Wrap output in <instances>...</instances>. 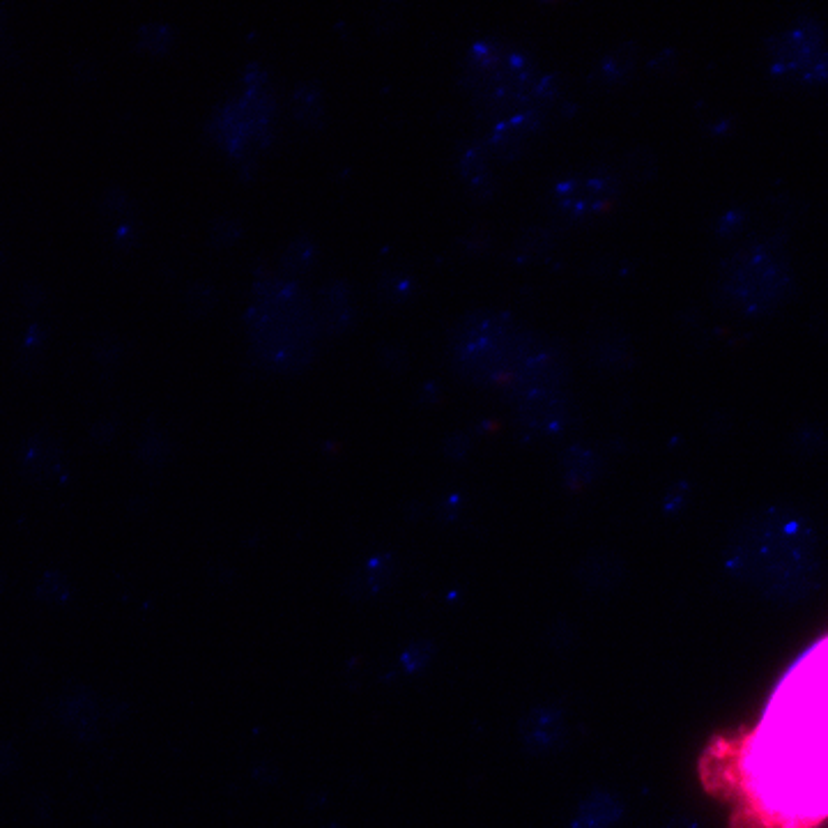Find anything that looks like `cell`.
<instances>
[{
  "label": "cell",
  "instance_id": "obj_1",
  "mask_svg": "<svg viewBox=\"0 0 828 828\" xmlns=\"http://www.w3.org/2000/svg\"><path fill=\"white\" fill-rule=\"evenodd\" d=\"M702 776L739 801L736 828L828 822V635L787 672L753 730L709 746Z\"/></svg>",
  "mask_w": 828,
  "mask_h": 828
},
{
  "label": "cell",
  "instance_id": "obj_2",
  "mask_svg": "<svg viewBox=\"0 0 828 828\" xmlns=\"http://www.w3.org/2000/svg\"><path fill=\"white\" fill-rule=\"evenodd\" d=\"M465 86L479 118L488 122V148L502 159L525 150L559 99L557 83L539 72L529 56L493 40L474 44L467 53Z\"/></svg>",
  "mask_w": 828,
  "mask_h": 828
},
{
  "label": "cell",
  "instance_id": "obj_3",
  "mask_svg": "<svg viewBox=\"0 0 828 828\" xmlns=\"http://www.w3.org/2000/svg\"><path fill=\"white\" fill-rule=\"evenodd\" d=\"M727 569L773 601H799L819 580L815 532L789 509L759 511L730 539Z\"/></svg>",
  "mask_w": 828,
  "mask_h": 828
},
{
  "label": "cell",
  "instance_id": "obj_4",
  "mask_svg": "<svg viewBox=\"0 0 828 828\" xmlns=\"http://www.w3.org/2000/svg\"><path fill=\"white\" fill-rule=\"evenodd\" d=\"M247 320L253 357L265 368L297 373L316 355V316L295 281L272 274L256 281Z\"/></svg>",
  "mask_w": 828,
  "mask_h": 828
},
{
  "label": "cell",
  "instance_id": "obj_5",
  "mask_svg": "<svg viewBox=\"0 0 828 828\" xmlns=\"http://www.w3.org/2000/svg\"><path fill=\"white\" fill-rule=\"evenodd\" d=\"M525 334V329L504 313H472L460 322L451 341V357L458 373L483 385H509Z\"/></svg>",
  "mask_w": 828,
  "mask_h": 828
},
{
  "label": "cell",
  "instance_id": "obj_6",
  "mask_svg": "<svg viewBox=\"0 0 828 828\" xmlns=\"http://www.w3.org/2000/svg\"><path fill=\"white\" fill-rule=\"evenodd\" d=\"M789 286L787 267L769 244H748L725 260L720 290L732 309L759 316L771 311Z\"/></svg>",
  "mask_w": 828,
  "mask_h": 828
},
{
  "label": "cell",
  "instance_id": "obj_7",
  "mask_svg": "<svg viewBox=\"0 0 828 828\" xmlns=\"http://www.w3.org/2000/svg\"><path fill=\"white\" fill-rule=\"evenodd\" d=\"M247 83L249 86L244 97L230 102L214 120V136L235 157L247 155L253 143L263 148L267 138H270L267 125H270L272 118V97L265 92L263 81L253 79V69Z\"/></svg>",
  "mask_w": 828,
  "mask_h": 828
},
{
  "label": "cell",
  "instance_id": "obj_8",
  "mask_svg": "<svg viewBox=\"0 0 828 828\" xmlns=\"http://www.w3.org/2000/svg\"><path fill=\"white\" fill-rule=\"evenodd\" d=\"M619 182L608 171H589L582 175H571L557 184L555 203L559 210L569 217L585 219L592 214L603 212L617 196Z\"/></svg>",
  "mask_w": 828,
  "mask_h": 828
},
{
  "label": "cell",
  "instance_id": "obj_9",
  "mask_svg": "<svg viewBox=\"0 0 828 828\" xmlns=\"http://www.w3.org/2000/svg\"><path fill=\"white\" fill-rule=\"evenodd\" d=\"M518 417L532 433H557L569 424L571 401L562 387L536 389L516 396Z\"/></svg>",
  "mask_w": 828,
  "mask_h": 828
},
{
  "label": "cell",
  "instance_id": "obj_10",
  "mask_svg": "<svg viewBox=\"0 0 828 828\" xmlns=\"http://www.w3.org/2000/svg\"><path fill=\"white\" fill-rule=\"evenodd\" d=\"M320 320L325 332L332 336L343 334L345 329L352 325V320H355V306L350 302V290L345 288V283L334 281L322 288Z\"/></svg>",
  "mask_w": 828,
  "mask_h": 828
},
{
  "label": "cell",
  "instance_id": "obj_11",
  "mask_svg": "<svg viewBox=\"0 0 828 828\" xmlns=\"http://www.w3.org/2000/svg\"><path fill=\"white\" fill-rule=\"evenodd\" d=\"M621 805L615 796L605 792H594L582 801L573 828H608L619 819Z\"/></svg>",
  "mask_w": 828,
  "mask_h": 828
},
{
  "label": "cell",
  "instance_id": "obj_12",
  "mask_svg": "<svg viewBox=\"0 0 828 828\" xmlns=\"http://www.w3.org/2000/svg\"><path fill=\"white\" fill-rule=\"evenodd\" d=\"M596 467H598V460L592 451L582 449V447L569 449V454L564 456L566 483H569V486H585V483L594 479Z\"/></svg>",
  "mask_w": 828,
  "mask_h": 828
},
{
  "label": "cell",
  "instance_id": "obj_13",
  "mask_svg": "<svg viewBox=\"0 0 828 828\" xmlns=\"http://www.w3.org/2000/svg\"><path fill=\"white\" fill-rule=\"evenodd\" d=\"M320 99H322L320 90L313 86V83H302V86H297L295 95H293V111L302 125L320 127V122H322Z\"/></svg>",
  "mask_w": 828,
  "mask_h": 828
},
{
  "label": "cell",
  "instance_id": "obj_14",
  "mask_svg": "<svg viewBox=\"0 0 828 828\" xmlns=\"http://www.w3.org/2000/svg\"><path fill=\"white\" fill-rule=\"evenodd\" d=\"M460 171H463L465 182L470 184V191L477 196H490L493 194V184H490V171L486 159L481 157L477 148H472L463 157V164H460Z\"/></svg>",
  "mask_w": 828,
  "mask_h": 828
},
{
  "label": "cell",
  "instance_id": "obj_15",
  "mask_svg": "<svg viewBox=\"0 0 828 828\" xmlns=\"http://www.w3.org/2000/svg\"><path fill=\"white\" fill-rule=\"evenodd\" d=\"M313 260H316V244H313L309 237H299L283 253V272L288 276H297L311 270Z\"/></svg>",
  "mask_w": 828,
  "mask_h": 828
},
{
  "label": "cell",
  "instance_id": "obj_16",
  "mask_svg": "<svg viewBox=\"0 0 828 828\" xmlns=\"http://www.w3.org/2000/svg\"><path fill=\"white\" fill-rule=\"evenodd\" d=\"M559 734H562V730H559V720L555 716V711H543L539 716H534L532 730L527 732V739L534 748H548Z\"/></svg>",
  "mask_w": 828,
  "mask_h": 828
},
{
  "label": "cell",
  "instance_id": "obj_17",
  "mask_svg": "<svg viewBox=\"0 0 828 828\" xmlns=\"http://www.w3.org/2000/svg\"><path fill=\"white\" fill-rule=\"evenodd\" d=\"M173 44V33L166 26H145L138 33V46L141 51L150 53V56H161L171 49Z\"/></svg>",
  "mask_w": 828,
  "mask_h": 828
},
{
  "label": "cell",
  "instance_id": "obj_18",
  "mask_svg": "<svg viewBox=\"0 0 828 828\" xmlns=\"http://www.w3.org/2000/svg\"><path fill=\"white\" fill-rule=\"evenodd\" d=\"M184 304H187L189 316L201 318L214 306V288L210 283L198 281L194 286H189L187 297H184Z\"/></svg>",
  "mask_w": 828,
  "mask_h": 828
},
{
  "label": "cell",
  "instance_id": "obj_19",
  "mask_svg": "<svg viewBox=\"0 0 828 828\" xmlns=\"http://www.w3.org/2000/svg\"><path fill=\"white\" fill-rule=\"evenodd\" d=\"M240 235H242V226L237 224L235 219H230V217H221V219H217L214 221V226H212V233H210V237H212V244L217 249H228V247H233V244L240 240Z\"/></svg>",
  "mask_w": 828,
  "mask_h": 828
},
{
  "label": "cell",
  "instance_id": "obj_20",
  "mask_svg": "<svg viewBox=\"0 0 828 828\" xmlns=\"http://www.w3.org/2000/svg\"><path fill=\"white\" fill-rule=\"evenodd\" d=\"M412 286H410V281H403L401 276H391V274H385L380 279V286H378V290H380V295H382V299H403V290L405 293H408Z\"/></svg>",
  "mask_w": 828,
  "mask_h": 828
}]
</instances>
